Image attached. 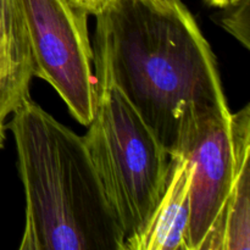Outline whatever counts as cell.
Returning a JSON list of instances; mask_svg holds the SVG:
<instances>
[{"label": "cell", "mask_w": 250, "mask_h": 250, "mask_svg": "<svg viewBox=\"0 0 250 250\" xmlns=\"http://www.w3.org/2000/svg\"><path fill=\"white\" fill-rule=\"evenodd\" d=\"M112 78L168 155L208 119L231 114L216 58L182 1L112 0L97 15Z\"/></svg>", "instance_id": "obj_1"}, {"label": "cell", "mask_w": 250, "mask_h": 250, "mask_svg": "<svg viewBox=\"0 0 250 250\" xmlns=\"http://www.w3.org/2000/svg\"><path fill=\"white\" fill-rule=\"evenodd\" d=\"M26 199L21 250H124L83 136L24 97L11 112Z\"/></svg>", "instance_id": "obj_2"}, {"label": "cell", "mask_w": 250, "mask_h": 250, "mask_svg": "<svg viewBox=\"0 0 250 250\" xmlns=\"http://www.w3.org/2000/svg\"><path fill=\"white\" fill-rule=\"evenodd\" d=\"M93 53L95 105L83 138L126 241L143 229L160 200L170 155L117 88L99 20Z\"/></svg>", "instance_id": "obj_3"}, {"label": "cell", "mask_w": 250, "mask_h": 250, "mask_svg": "<svg viewBox=\"0 0 250 250\" xmlns=\"http://www.w3.org/2000/svg\"><path fill=\"white\" fill-rule=\"evenodd\" d=\"M33 61V76L48 82L83 126L95 105L94 53L88 15L70 0H19Z\"/></svg>", "instance_id": "obj_4"}, {"label": "cell", "mask_w": 250, "mask_h": 250, "mask_svg": "<svg viewBox=\"0 0 250 250\" xmlns=\"http://www.w3.org/2000/svg\"><path fill=\"white\" fill-rule=\"evenodd\" d=\"M229 116L221 115L200 122L177 154L185 156L189 166L187 250H200L233 186L237 165Z\"/></svg>", "instance_id": "obj_5"}, {"label": "cell", "mask_w": 250, "mask_h": 250, "mask_svg": "<svg viewBox=\"0 0 250 250\" xmlns=\"http://www.w3.org/2000/svg\"><path fill=\"white\" fill-rule=\"evenodd\" d=\"M236 176L226 202L200 250L250 249V106L229 116Z\"/></svg>", "instance_id": "obj_6"}, {"label": "cell", "mask_w": 250, "mask_h": 250, "mask_svg": "<svg viewBox=\"0 0 250 250\" xmlns=\"http://www.w3.org/2000/svg\"><path fill=\"white\" fill-rule=\"evenodd\" d=\"M189 212V166L183 155H172L160 200L143 229L124 242V250H187Z\"/></svg>", "instance_id": "obj_7"}, {"label": "cell", "mask_w": 250, "mask_h": 250, "mask_svg": "<svg viewBox=\"0 0 250 250\" xmlns=\"http://www.w3.org/2000/svg\"><path fill=\"white\" fill-rule=\"evenodd\" d=\"M33 61L19 0H0V124L29 95Z\"/></svg>", "instance_id": "obj_8"}, {"label": "cell", "mask_w": 250, "mask_h": 250, "mask_svg": "<svg viewBox=\"0 0 250 250\" xmlns=\"http://www.w3.org/2000/svg\"><path fill=\"white\" fill-rule=\"evenodd\" d=\"M227 7L229 11L222 19V24L246 48H249V0H239Z\"/></svg>", "instance_id": "obj_9"}, {"label": "cell", "mask_w": 250, "mask_h": 250, "mask_svg": "<svg viewBox=\"0 0 250 250\" xmlns=\"http://www.w3.org/2000/svg\"><path fill=\"white\" fill-rule=\"evenodd\" d=\"M76 7L84 11L85 14L89 15H99L100 12L104 11L112 0H70Z\"/></svg>", "instance_id": "obj_10"}, {"label": "cell", "mask_w": 250, "mask_h": 250, "mask_svg": "<svg viewBox=\"0 0 250 250\" xmlns=\"http://www.w3.org/2000/svg\"><path fill=\"white\" fill-rule=\"evenodd\" d=\"M146 2H150V4L155 5V6L160 7H172L176 6L181 2V0H144Z\"/></svg>", "instance_id": "obj_11"}, {"label": "cell", "mask_w": 250, "mask_h": 250, "mask_svg": "<svg viewBox=\"0 0 250 250\" xmlns=\"http://www.w3.org/2000/svg\"><path fill=\"white\" fill-rule=\"evenodd\" d=\"M208 4L212 5V6L216 7H227L229 5H233L236 2H238L239 0H205Z\"/></svg>", "instance_id": "obj_12"}, {"label": "cell", "mask_w": 250, "mask_h": 250, "mask_svg": "<svg viewBox=\"0 0 250 250\" xmlns=\"http://www.w3.org/2000/svg\"><path fill=\"white\" fill-rule=\"evenodd\" d=\"M4 141H5V127H4V124H0V149H1L2 146H4Z\"/></svg>", "instance_id": "obj_13"}]
</instances>
